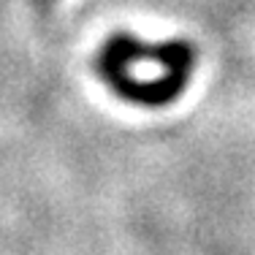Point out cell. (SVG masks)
Here are the masks:
<instances>
[{"mask_svg": "<svg viewBox=\"0 0 255 255\" xmlns=\"http://www.w3.org/2000/svg\"><path fill=\"white\" fill-rule=\"evenodd\" d=\"M98 68L103 82L130 103L163 106L187 87L196 49L185 41L147 44L133 35H117L103 46Z\"/></svg>", "mask_w": 255, "mask_h": 255, "instance_id": "obj_1", "label": "cell"}]
</instances>
